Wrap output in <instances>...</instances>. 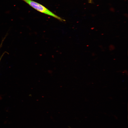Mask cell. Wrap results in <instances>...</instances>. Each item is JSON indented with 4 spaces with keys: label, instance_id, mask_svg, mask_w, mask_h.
Masks as SVG:
<instances>
[{
    "label": "cell",
    "instance_id": "cell-1",
    "mask_svg": "<svg viewBox=\"0 0 128 128\" xmlns=\"http://www.w3.org/2000/svg\"><path fill=\"white\" fill-rule=\"evenodd\" d=\"M37 11L52 16L60 21H65V20L57 15L46 8L36 1L32 0H22Z\"/></svg>",
    "mask_w": 128,
    "mask_h": 128
},
{
    "label": "cell",
    "instance_id": "cell-2",
    "mask_svg": "<svg viewBox=\"0 0 128 128\" xmlns=\"http://www.w3.org/2000/svg\"><path fill=\"white\" fill-rule=\"evenodd\" d=\"M114 46L113 45H110L109 46V49L110 50L112 51L115 49Z\"/></svg>",
    "mask_w": 128,
    "mask_h": 128
},
{
    "label": "cell",
    "instance_id": "cell-3",
    "mask_svg": "<svg viewBox=\"0 0 128 128\" xmlns=\"http://www.w3.org/2000/svg\"><path fill=\"white\" fill-rule=\"evenodd\" d=\"M7 53V52H6V51H5V52H4L3 54H2V55H1V56L0 57V61L2 58V57H3V56H4V54L5 53Z\"/></svg>",
    "mask_w": 128,
    "mask_h": 128
},
{
    "label": "cell",
    "instance_id": "cell-4",
    "mask_svg": "<svg viewBox=\"0 0 128 128\" xmlns=\"http://www.w3.org/2000/svg\"><path fill=\"white\" fill-rule=\"evenodd\" d=\"M88 2L89 3H92V0H88Z\"/></svg>",
    "mask_w": 128,
    "mask_h": 128
},
{
    "label": "cell",
    "instance_id": "cell-5",
    "mask_svg": "<svg viewBox=\"0 0 128 128\" xmlns=\"http://www.w3.org/2000/svg\"><path fill=\"white\" fill-rule=\"evenodd\" d=\"M93 29V28H91V29H92V30Z\"/></svg>",
    "mask_w": 128,
    "mask_h": 128
},
{
    "label": "cell",
    "instance_id": "cell-6",
    "mask_svg": "<svg viewBox=\"0 0 128 128\" xmlns=\"http://www.w3.org/2000/svg\"><path fill=\"white\" fill-rule=\"evenodd\" d=\"M87 46H88V45H87Z\"/></svg>",
    "mask_w": 128,
    "mask_h": 128
}]
</instances>
